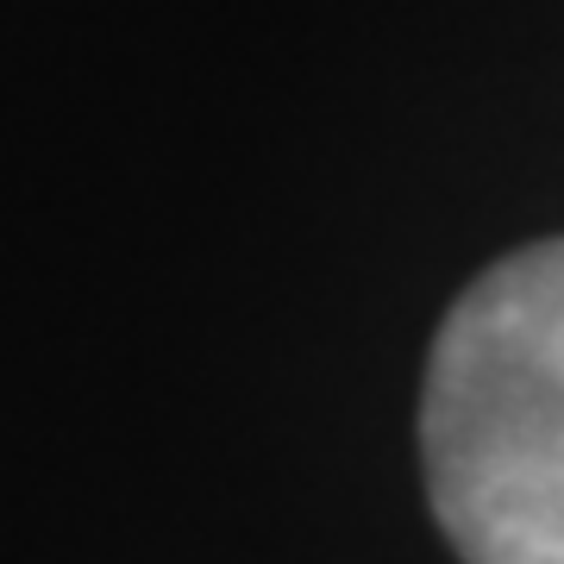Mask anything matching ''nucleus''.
Returning a JSON list of instances; mask_svg holds the SVG:
<instances>
[{"mask_svg":"<svg viewBox=\"0 0 564 564\" xmlns=\"http://www.w3.org/2000/svg\"><path fill=\"white\" fill-rule=\"evenodd\" d=\"M421 470L464 564H564V239L489 263L440 321Z\"/></svg>","mask_w":564,"mask_h":564,"instance_id":"f257e3e1","label":"nucleus"}]
</instances>
